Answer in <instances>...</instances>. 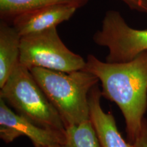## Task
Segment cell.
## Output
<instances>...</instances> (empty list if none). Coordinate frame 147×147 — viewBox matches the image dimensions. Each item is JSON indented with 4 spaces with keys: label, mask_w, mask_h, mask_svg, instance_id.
I'll use <instances>...</instances> for the list:
<instances>
[{
    "label": "cell",
    "mask_w": 147,
    "mask_h": 147,
    "mask_svg": "<svg viewBox=\"0 0 147 147\" xmlns=\"http://www.w3.org/2000/svg\"><path fill=\"white\" fill-rule=\"evenodd\" d=\"M84 70L98 78L102 97L120 108L128 141L133 144L142 130L147 109V51L123 63L104 62L90 54Z\"/></svg>",
    "instance_id": "obj_1"
},
{
    "label": "cell",
    "mask_w": 147,
    "mask_h": 147,
    "mask_svg": "<svg viewBox=\"0 0 147 147\" xmlns=\"http://www.w3.org/2000/svg\"><path fill=\"white\" fill-rule=\"evenodd\" d=\"M30 71L65 128L90 120L89 94L100 81L96 76L84 69L67 73L34 67Z\"/></svg>",
    "instance_id": "obj_2"
},
{
    "label": "cell",
    "mask_w": 147,
    "mask_h": 147,
    "mask_svg": "<svg viewBox=\"0 0 147 147\" xmlns=\"http://www.w3.org/2000/svg\"><path fill=\"white\" fill-rule=\"evenodd\" d=\"M0 98L36 125L65 135L55 106L37 83L30 69L19 63L1 88Z\"/></svg>",
    "instance_id": "obj_3"
},
{
    "label": "cell",
    "mask_w": 147,
    "mask_h": 147,
    "mask_svg": "<svg viewBox=\"0 0 147 147\" xmlns=\"http://www.w3.org/2000/svg\"><path fill=\"white\" fill-rule=\"evenodd\" d=\"M20 64L29 69L36 67L68 73L84 69L86 61L69 50L57 27H53L21 36Z\"/></svg>",
    "instance_id": "obj_4"
},
{
    "label": "cell",
    "mask_w": 147,
    "mask_h": 147,
    "mask_svg": "<svg viewBox=\"0 0 147 147\" xmlns=\"http://www.w3.org/2000/svg\"><path fill=\"white\" fill-rule=\"evenodd\" d=\"M96 45L108 48V63H123L133 60L147 51V29L132 28L118 11L106 12L102 27L93 36Z\"/></svg>",
    "instance_id": "obj_5"
},
{
    "label": "cell",
    "mask_w": 147,
    "mask_h": 147,
    "mask_svg": "<svg viewBox=\"0 0 147 147\" xmlns=\"http://www.w3.org/2000/svg\"><path fill=\"white\" fill-rule=\"evenodd\" d=\"M21 136L29 138L35 147H59L65 135L36 125L0 98V138L8 144Z\"/></svg>",
    "instance_id": "obj_6"
},
{
    "label": "cell",
    "mask_w": 147,
    "mask_h": 147,
    "mask_svg": "<svg viewBox=\"0 0 147 147\" xmlns=\"http://www.w3.org/2000/svg\"><path fill=\"white\" fill-rule=\"evenodd\" d=\"M78 8L69 4L43 7L19 14L12 20L14 28L21 36L57 27L74 16Z\"/></svg>",
    "instance_id": "obj_7"
},
{
    "label": "cell",
    "mask_w": 147,
    "mask_h": 147,
    "mask_svg": "<svg viewBox=\"0 0 147 147\" xmlns=\"http://www.w3.org/2000/svg\"><path fill=\"white\" fill-rule=\"evenodd\" d=\"M102 97V91L96 84L89 94V117L101 147H134L121 136L113 114L103 110L101 106Z\"/></svg>",
    "instance_id": "obj_8"
},
{
    "label": "cell",
    "mask_w": 147,
    "mask_h": 147,
    "mask_svg": "<svg viewBox=\"0 0 147 147\" xmlns=\"http://www.w3.org/2000/svg\"><path fill=\"white\" fill-rule=\"evenodd\" d=\"M21 36L8 22H0V88L20 63Z\"/></svg>",
    "instance_id": "obj_9"
},
{
    "label": "cell",
    "mask_w": 147,
    "mask_h": 147,
    "mask_svg": "<svg viewBox=\"0 0 147 147\" xmlns=\"http://www.w3.org/2000/svg\"><path fill=\"white\" fill-rule=\"evenodd\" d=\"M89 0H0L1 21L11 22L16 16L28 11L49 5L69 4L78 8L85 5Z\"/></svg>",
    "instance_id": "obj_10"
},
{
    "label": "cell",
    "mask_w": 147,
    "mask_h": 147,
    "mask_svg": "<svg viewBox=\"0 0 147 147\" xmlns=\"http://www.w3.org/2000/svg\"><path fill=\"white\" fill-rule=\"evenodd\" d=\"M65 129V140L59 147H101L91 120Z\"/></svg>",
    "instance_id": "obj_11"
},
{
    "label": "cell",
    "mask_w": 147,
    "mask_h": 147,
    "mask_svg": "<svg viewBox=\"0 0 147 147\" xmlns=\"http://www.w3.org/2000/svg\"><path fill=\"white\" fill-rule=\"evenodd\" d=\"M131 10L147 14V0H121Z\"/></svg>",
    "instance_id": "obj_12"
},
{
    "label": "cell",
    "mask_w": 147,
    "mask_h": 147,
    "mask_svg": "<svg viewBox=\"0 0 147 147\" xmlns=\"http://www.w3.org/2000/svg\"><path fill=\"white\" fill-rule=\"evenodd\" d=\"M132 144L134 147H147V121L145 119L143 121L142 130Z\"/></svg>",
    "instance_id": "obj_13"
}]
</instances>
